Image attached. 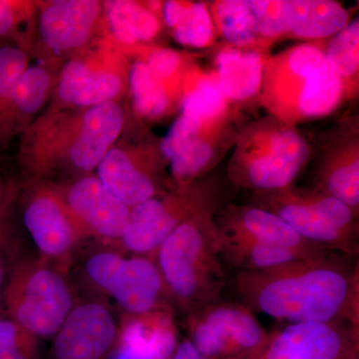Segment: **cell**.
Segmentation results:
<instances>
[{
  "mask_svg": "<svg viewBox=\"0 0 359 359\" xmlns=\"http://www.w3.org/2000/svg\"><path fill=\"white\" fill-rule=\"evenodd\" d=\"M358 269L327 257L271 271H238L235 287L250 311L292 323H341L358 327Z\"/></svg>",
  "mask_w": 359,
  "mask_h": 359,
  "instance_id": "obj_1",
  "label": "cell"
},
{
  "mask_svg": "<svg viewBox=\"0 0 359 359\" xmlns=\"http://www.w3.org/2000/svg\"><path fill=\"white\" fill-rule=\"evenodd\" d=\"M323 41L294 45L266 59L257 100L269 116L297 126L332 115L344 103L341 82L328 65Z\"/></svg>",
  "mask_w": 359,
  "mask_h": 359,
  "instance_id": "obj_2",
  "label": "cell"
},
{
  "mask_svg": "<svg viewBox=\"0 0 359 359\" xmlns=\"http://www.w3.org/2000/svg\"><path fill=\"white\" fill-rule=\"evenodd\" d=\"M216 212L179 224L153 256L166 289L190 313L219 302L226 285Z\"/></svg>",
  "mask_w": 359,
  "mask_h": 359,
  "instance_id": "obj_3",
  "label": "cell"
},
{
  "mask_svg": "<svg viewBox=\"0 0 359 359\" xmlns=\"http://www.w3.org/2000/svg\"><path fill=\"white\" fill-rule=\"evenodd\" d=\"M233 149L228 178L255 193L294 185L313 153L297 126L269 115L242 127Z\"/></svg>",
  "mask_w": 359,
  "mask_h": 359,
  "instance_id": "obj_4",
  "label": "cell"
},
{
  "mask_svg": "<svg viewBox=\"0 0 359 359\" xmlns=\"http://www.w3.org/2000/svg\"><path fill=\"white\" fill-rule=\"evenodd\" d=\"M250 205L278 215L313 244L346 255L358 252V214L320 190L290 185L257 192Z\"/></svg>",
  "mask_w": 359,
  "mask_h": 359,
  "instance_id": "obj_5",
  "label": "cell"
},
{
  "mask_svg": "<svg viewBox=\"0 0 359 359\" xmlns=\"http://www.w3.org/2000/svg\"><path fill=\"white\" fill-rule=\"evenodd\" d=\"M76 306L67 278L49 262L20 257L6 290L2 308L18 325L39 337H51Z\"/></svg>",
  "mask_w": 359,
  "mask_h": 359,
  "instance_id": "obj_6",
  "label": "cell"
},
{
  "mask_svg": "<svg viewBox=\"0 0 359 359\" xmlns=\"http://www.w3.org/2000/svg\"><path fill=\"white\" fill-rule=\"evenodd\" d=\"M221 185L214 177L205 176L190 185L178 187L165 197H153L134 205L128 228L121 238L127 250L153 259L161 244L182 223L195 215L217 211Z\"/></svg>",
  "mask_w": 359,
  "mask_h": 359,
  "instance_id": "obj_7",
  "label": "cell"
},
{
  "mask_svg": "<svg viewBox=\"0 0 359 359\" xmlns=\"http://www.w3.org/2000/svg\"><path fill=\"white\" fill-rule=\"evenodd\" d=\"M190 341L205 358L250 356L257 358L269 334L242 304H217L203 306L190 314Z\"/></svg>",
  "mask_w": 359,
  "mask_h": 359,
  "instance_id": "obj_8",
  "label": "cell"
},
{
  "mask_svg": "<svg viewBox=\"0 0 359 359\" xmlns=\"http://www.w3.org/2000/svg\"><path fill=\"white\" fill-rule=\"evenodd\" d=\"M85 271L92 283L132 316L162 309L160 299L166 285L151 257L128 259L117 252H98L87 259Z\"/></svg>",
  "mask_w": 359,
  "mask_h": 359,
  "instance_id": "obj_9",
  "label": "cell"
},
{
  "mask_svg": "<svg viewBox=\"0 0 359 359\" xmlns=\"http://www.w3.org/2000/svg\"><path fill=\"white\" fill-rule=\"evenodd\" d=\"M316 190L359 212L358 117L341 120L321 145L316 168Z\"/></svg>",
  "mask_w": 359,
  "mask_h": 359,
  "instance_id": "obj_10",
  "label": "cell"
},
{
  "mask_svg": "<svg viewBox=\"0 0 359 359\" xmlns=\"http://www.w3.org/2000/svg\"><path fill=\"white\" fill-rule=\"evenodd\" d=\"M54 359H106L119 339L114 316L102 302L76 304L54 335Z\"/></svg>",
  "mask_w": 359,
  "mask_h": 359,
  "instance_id": "obj_11",
  "label": "cell"
},
{
  "mask_svg": "<svg viewBox=\"0 0 359 359\" xmlns=\"http://www.w3.org/2000/svg\"><path fill=\"white\" fill-rule=\"evenodd\" d=\"M340 323H292L269 334L256 359H346L358 347V332H344Z\"/></svg>",
  "mask_w": 359,
  "mask_h": 359,
  "instance_id": "obj_12",
  "label": "cell"
},
{
  "mask_svg": "<svg viewBox=\"0 0 359 359\" xmlns=\"http://www.w3.org/2000/svg\"><path fill=\"white\" fill-rule=\"evenodd\" d=\"M216 219L221 235L285 248L309 257H330V250L299 236L278 215L254 205H229Z\"/></svg>",
  "mask_w": 359,
  "mask_h": 359,
  "instance_id": "obj_13",
  "label": "cell"
},
{
  "mask_svg": "<svg viewBox=\"0 0 359 359\" xmlns=\"http://www.w3.org/2000/svg\"><path fill=\"white\" fill-rule=\"evenodd\" d=\"M23 223L44 259H65L86 233L67 205L52 193L28 201Z\"/></svg>",
  "mask_w": 359,
  "mask_h": 359,
  "instance_id": "obj_14",
  "label": "cell"
},
{
  "mask_svg": "<svg viewBox=\"0 0 359 359\" xmlns=\"http://www.w3.org/2000/svg\"><path fill=\"white\" fill-rule=\"evenodd\" d=\"M242 127L236 122V113L207 123L188 143L169 160L177 186L190 185L205 178L233 147Z\"/></svg>",
  "mask_w": 359,
  "mask_h": 359,
  "instance_id": "obj_15",
  "label": "cell"
},
{
  "mask_svg": "<svg viewBox=\"0 0 359 359\" xmlns=\"http://www.w3.org/2000/svg\"><path fill=\"white\" fill-rule=\"evenodd\" d=\"M65 205L86 233L121 240L128 228L131 208L113 196L98 178L75 182L66 193Z\"/></svg>",
  "mask_w": 359,
  "mask_h": 359,
  "instance_id": "obj_16",
  "label": "cell"
},
{
  "mask_svg": "<svg viewBox=\"0 0 359 359\" xmlns=\"http://www.w3.org/2000/svg\"><path fill=\"white\" fill-rule=\"evenodd\" d=\"M269 51L222 45L214 58L215 76L231 106L257 100Z\"/></svg>",
  "mask_w": 359,
  "mask_h": 359,
  "instance_id": "obj_17",
  "label": "cell"
},
{
  "mask_svg": "<svg viewBox=\"0 0 359 359\" xmlns=\"http://www.w3.org/2000/svg\"><path fill=\"white\" fill-rule=\"evenodd\" d=\"M100 11V2L95 0L51 2L40 20L44 41L58 51L82 46L88 40Z\"/></svg>",
  "mask_w": 359,
  "mask_h": 359,
  "instance_id": "obj_18",
  "label": "cell"
},
{
  "mask_svg": "<svg viewBox=\"0 0 359 359\" xmlns=\"http://www.w3.org/2000/svg\"><path fill=\"white\" fill-rule=\"evenodd\" d=\"M123 124L124 115L117 103L108 101L90 107L71 147L72 164L84 171L98 166L121 133Z\"/></svg>",
  "mask_w": 359,
  "mask_h": 359,
  "instance_id": "obj_19",
  "label": "cell"
},
{
  "mask_svg": "<svg viewBox=\"0 0 359 359\" xmlns=\"http://www.w3.org/2000/svg\"><path fill=\"white\" fill-rule=\"evenodd\" d=\"M119 330L118 347L142 359H169L178 346L171 314L164 309L130 314Z\"/></svg>",
  "mask_w": 359,
  "mask_h": 359,
  "instance_id": "obj_20",
  "label": "cell"
},
{
  "mask_svg": "<svg viewBox=\"0 0 359 359\" xmlns=\"http://www.w3.org/2000/svg\"><path fill=\"white\" fill-rule=\"evenodd\" d=\"M285 39H330L349 23L348 11L332 0H285Z\"/></svg>",
  "mask_w": 359,
  "mask_h": 359,
  "instance_id": "obj_21",
  "label": "cell"
},
{
  "mask_svg": "<svg viewBox=\"0 0 359 359\" xmlns=\"http://www.w3.org/2000/svg\"><path fill=\"white\" fill-rule=\"evenodd\" d=\"M97 167L101 184L127 207L157 195V184L150 168L142 166L122 149H110Z\"/></svg>",
  "mask_w": 359,
  "mask_h": 359,
  "instance_id": "obj_22",
  "label": "cell"
},
{
  "mask_svg": "<svg viewBox=\"0 0 359 359\" xmlns=\"http://www.w3.org/2000/svg\"><path fill=\"white\" fill-rule=\"evenodd\" d=\"M121 78L114 73L92 69L79 60L68 63L61 73L59 95L77 106H93L112 101L122 90Z\"/></svg>",
  "mask_w": 359,
  "mask_h": 359,
  "instance_id": "obj_23",
  "label": "cell"
},
{
  "mask_svg": "<svg viewBox=\"0 0 359 359\" xmlns=\"http://www.w3.org/2000/svg\"><path fill=\"white\" fill-rule=\"evenodd\" d=\"M162 14L175 40L183 46L209 48L219 39L208 2L170 0L163 4Z\"/></svg>",
  "mask_w": 359,
  "mask_h": 359,
  "instance_id": "obj_24",
  "label": "cell"
},
{
  "mask_svg": "<svg viewBox=\"0 0 359 359\" xmlns=\"http://www.w3.org/2000/svg\"><path fill=\"white\" fill-rule=\"evenodd\" d=\"M226 100L214 71L191 65L182 86L181 113L202 120H218L233 112Z\"/></svg>",
  "mask_w": 359,
  "mask_h": 359,
  "instance_id": "obj_25",
  "label": "cell"
},
{
  "mask_svg": "<svg viewBox=\"0 0 359 359\" xmlns=\"http://www.w3.org/2000/svg\"><path fill=\"white\" fill-rule=\"evenodd\" d=\"M219 39L245 49L269 51L259 37L250 0H215L208 2Z\"/></svg>",
  "mask_w": 359,
  "mask_h": 359,
  "instance_id": "obj_26",
  "label": "cell"
},
{
  "mask_svg": "<svg viewBox=\"0 0 359 359\" xmlns=\"http://www.w3.org/2000/svg\"><path fill=\"white\" fill-rule=\"evenodd\" d=\"M219 236L222 257L233 266L240 269V271L259 273L278 269L302 259H316L285 248L261 244L245 238L229 237L219 233Z\"/></svg>",
  "mask_w": 359,
  "mask_h": 359,
  "instance_id": "obj_27",
  "label": "cell"
},
{
  "mask_svg": "<svg viewBox=\"0 0 359 359\" xmlns=\"http://www.w3.org/2000/svg\"><path fill=\"white\" fill-rule=\"evenodd\" d=\"M325 58L341 82L344 103L353 100L359 91V20L323 41Z\"/></svg>",
  "mask_w": 359,
  "mask_h": 359,
  "instance_id": "obj_28",
  "label": "cell"
},
{
  "mask_svg": "<svg viewBox=\"0 0 359 359\" xmlns=\"http://www.w3.org/2000/svg\"><path fill=\"white\" fill-rule=\"evenodd\" d=\"M106 13L116 39L124 44L154 39L161 30L157 14L150 7L130 0L105 2Z\"/></svg>",
  "mask_w": 359,
  "mask_h": 359,
  "instance_id": "obj_29",
  "label": "cell"
},
{
  "mask_svg": "<svg viewBox=\"0 0 359 359\" xmlns=\"http://www.w3.org/2000/svg\"><path fill=\"white\" fill-rule=\"evenodd\" d=\"M130 89L135 109L146 119H159L172 106V97L164 85L149 70L145 61L138 60L130 70Z\"/></svg>",
  "mask_w": 359,
  "mask_h": 359,
  "instance_id": "obj_30",
  "label": "cell"
},
{
  "mask_svg": "<svg viewBox=\"0 0 359 359\" xmlns=\"http://www.w3.org/2000/svg\"><path fill=\"white\" fill-rule=\"evenodd\" d=\"M50 85V76L43 68H26L11 91V106L25 114H32L43 105Z\"/></svg>",
  "mask_w": 359,
  "mask_h": 359,
  "instance_id": "obj_31",
  "label": "cell"
},
{
  "mask_svg": "<svg viewBox=\"0 0 359 359\" xmlns=\"http://www.w3.org/2000/svg\"><path fill=\"white\" fill-rule=\"evenodd\" d=\"M37 337L0 309V359H34Z\"/></svg>",
  "mask_w": 359,
  "mask_h": 359,
  "instance_id": "obj_32",
  "label": "cell"
},
{
  "mask_svg": "<svg viewBox=\"0 0 359 359\" xmlns=\"http://www.w3.org/2000/svg\"><path fill=\"white\" fill-rule=\"evenodd\" d=\"M144 61L153 76L164 85L171 97L173 93L171 83L177 82L182 89L186 71L192 65L185 67L186 59L180 52L164 47H157L149 51Z\"/></svg>",
  "mask_w": 359,
  "mask_h": 359,
  "instance_id": "obj_33",
  "label": "cell"
},
{
  "mask_svg": "<svg viewBox=\"0 0 359 359\" xmlns=\"http://www.w3.org/2000/svg\"><path fill=\"white\" fill-rule=\"evenodd\" d=\"M259 37L266 49L285 39V0H250Z\"/></svg>",
  "mask_w": 359,
  "mask_h": 359,
  "instance_id": "obj_34",
  "label": "cell"
},
{
  "mask_svg": "<svg viewBox=\"0 0 359 359\" xmlns=\"http://www.w3.org/2000/svg\"><path fill=\"white\" fill-rule=\"evenodd\" d=\"M11 205L0 211V309L9 276L20 257L18 236L9 218Z\"/></svg>",
  "mask_w": 359,
  "mask_h": 359,
  "instance_id": "obj_35",
  "label": "cell"
},
{
  "mask_svg": "<svg viewBox=\"0 0 359 359\" xmlns=\"http://www.w3.org/2000/svg\"><path fill=\"white\" fill-rule=\"evenodd\" d=\"M18 20L16 4L0 0V37L9 36L13 32Z\"/></svg>",
  "mask_w": 359,
  "mask_h": 359,
  "instance_id": "obj_36",
  "label": "cell"
},
{
  "mask_svg": "<svg viewBox=\"0 0 359 359\" xmlns=\"http://www.w3.org/2000/svg\"><path fill=\"white\" fill-rule=\"evenodd\" d=\"M169 359H256L250 358V356H235V358H210L201 354L199 351L196 349L190 340H185L178 344L177 348L175 349L174 353L172 354L171 358Z\"/></svg>",
  "mask_w": 359,
  "mask_h": 359,
  "instance_id": "obj_37",
  "label": "cell"
},
{
  "mask_svg": "<svg viewBox=\"0 0 359 359\" xmlns=\"http://www.w3.org/2000/svg\"><path fill=\"white\" fill-rule=\"evenodd\" d=\"M13 190L11 187L7 186L4 180L0 178V211L13 201Z\"/></svg>",
  "mask_w": 359,
  "mask_h": 359,
  "instance_id": "obj_38",
  "label": "cell"
},
{
  "mask_svg": "<svg viewBox=\"0 0 359 359\" xmlns=\"http://www.w3.org/2000/svg\"><path fill=\"white\" fill-rule=\"evenodd\" d=\"M112 359H142L134 354L130 353L129 351H124V349L118 347L117 353L113 356Z\"/></svg>",
  "mask_w": 359,
  "mask_h": 359,
  "instance_id": "obj_39",
  "label": "cell"
}]
</instances>
